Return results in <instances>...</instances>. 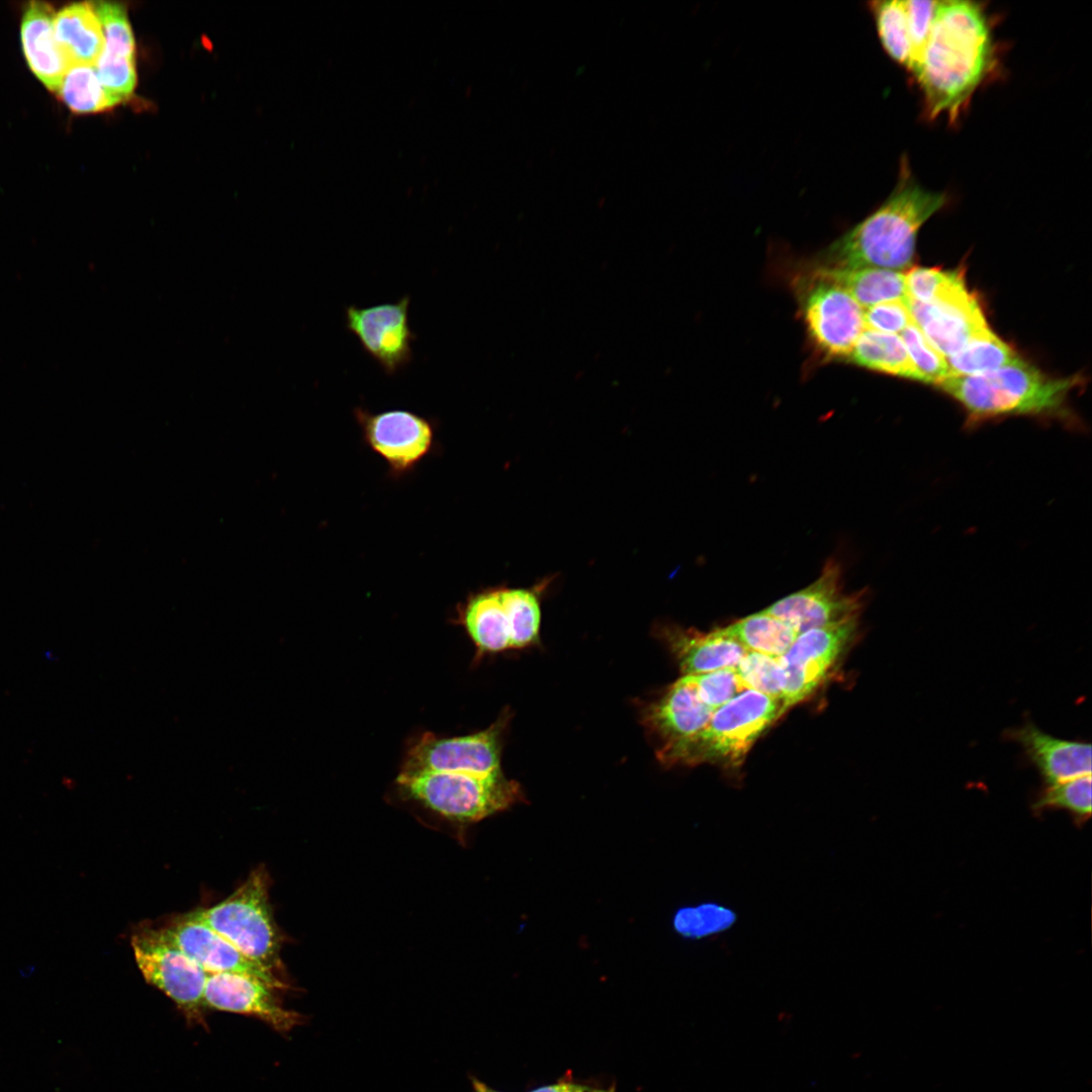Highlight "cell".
<instances>
[{
	"instance_id": "obj_1",
	"label": "cell",
	"mask_w": 1092,
	"mask_h": 1092,
	"mask_svg": "<svg viewBox=\"0 0 1092 1092\" xmlns=\"http://www.w3.org/2000/svg\"><path fill=\"white\" fill-rule=\"evenodd\" d=\"M985 8L975 1H938L929 36L911 72L928 118L956 122L995 67Z\"/></svg>"
},
{
	"instance_id": "obj_2",
	"label": "cell",
	"mask_w": 1092,
	"mask_h": 1092,
	"mask_svg": "<svg viewBox=\"0 0 1092 1092\" xmlns=\"http://www.w3.org/2000/svg\"><path fill=\"white\" fill-rule=\"evenodd\" d=\"M945 202L944 193L928 190L918 183L904 158L897 184L888 198L830 245L820 268L901 271L909 267L918 231Z\"/></svg>"
},
{
	"instance_id": "obj_3",
	"label": "cell",
	"mask_w": 1092,
	"mask_h": 1092,
	"mask_svg": "<svg viewBox=\"0 0 1092 1092\" xmlns=\"http://www.w3.org/2000/svg\"><path fill=\"white\" fill-rule=\"evenodd\" d=\"M1080 381L1049 376L1020 357L989 373L948 376L938 386L963 406L970 423L1006 416L1069 421L1068 397Z\"/></svg>"
},
{
	"instance_id": "obj_4",
	"label": "cell",
	"mask_w": 1092,
	"mask_h": 1092,
	"mask_svg": "<svg viewBox=\"0 0 1092 1092\" xmlns=\"http://www.w3.org/2000/svg\"><path fill=\"white\" fill-rule=\"evenodd\" d=\"M190 915L213 929L246 958L277 975L282 968L281 934L269 902V877L264 867L221 902Z\"/></svg>"
},
{
	"instance_id": "obj_5",
	"label": "cell",
	"mask_w": 1092,
	"mask_h": 1092,
	"mask_svg": "<svg viewBox=\"0 0 1092 1092\" xmlns=\"http://www.w3.org/2000/svg\"><path fill=\"white\" fill-rule=\"evenodd\" d=\"M403 793L450 820L470 823L523 799L520 785L504 774L421 772L396 778Z\"/></svg>"
},
{
	"instance_id": "obj_6",
	"label": "cell",
	"mask_w": 1092,
	"mask_h": 1092,
	"mask_svg": "<svg viewBox=\"0 0 1092 1092\" xmlns=\"http://www.w3.org/2000/svg\"><path fill=\"white\" fill-rule=\"evenodd\" d=\"M782 715L780 701L747 689L714 711L707 726L686 748L677 765L708 762L737 767L754 742Z\"/></svg>"
},
{
	"instance_id": "obj_7",
	"label": "cell",
	"mask_w": 1092,
	"mask_h": 1092,
	"mask_svg": "<svg viewBox=\"0 0 1092 1092\" xmlns=\"http://www.w3.org/2000/svg\"><path fill=\"white\" fill-rule=\"evenodd\" d=\"M131 947L145 980L167 995L188 1019L200 1021L208 974L165 933L144 928L131 937Z\"/></svg>"
},
{
	"instance_id": "obj_8",
	"label": "cell",
	"mask_w": 1092,
	"mask_h": 1092,
	"mask_svg": "<svg viewBox=\"0 0 1092 1092\" xmlns=\"http://www.w3.org/2000/svg\"><path fill=\"white\" fill-rule=\"evenodd\" d=\"M507 722L508 718L502 716L482 731L452 738L426 732L408 747L398 775L502 772L503 740Z\"/></svg>"
},
{
	"instance_id": "obj_9",
	"label": "cell",
	"mask_w": 1092,
	"mask_h": 1092,
	"mask_svg": "<svg viewBox=\"0 0 1092 1092\" xmlns=\"http://www.w3.org/2000/svg\"><path fill=\"white\" fill-rule=\"evenodd\" d=\"M714 711L700 699L692 675H682L645 704L640 719L655 746L657 759L668 766L677 765Z\"/></svg>"
},
{
	"instance_id": "obj_10",
	"label": "cell",
	"mask_w": 1092,
	"mask_h": 1092,
	"mask_svg": "<svg viewBox=\"0 0 1092 1092\" xmlns=\"http://www.w3.org/2000/svg\"><path fill=\"white\" fill-rule=\"evenodd\" d=\"M858 617L799 634L779 658L785 677L782 714L807 700L824 682L855 639Z\"/></svg>"
},
{
	"instance_id": "obj_11",
	"label": "cell",
	"mask_w": 1092,
	"mask_h": 1092,
	"mask_svg": "<svg viewBox=\"0 0 1092 1092\" xmlns=\"http://www.w3.org/2000/svg\"><path fill=\"white\" fill-rule=\"evenodd\" d=\"M411 298L367 307L349 305L345 309L348 331L363 350L388 375L401 370L413 360L416 339L408 323Z\"/></svg>"
},
{
	"instance_id": "obj_12",
	"label": "cell",
	"mask_w": 1092,
	"mask_h": 1092,
	"mask_svg": "<svg viewBox=\"0 0 1092 1092\" xmlns=\"http://www.w3.org/2000/svg\"><path fill=\"white\" fill-rule=\"evenodd\" d=\"M860 608L858 595L843 593L840 565L830 559L815 581L775 602L763 611L788 624L799 635L856 618Z\"/></svg>"
},
{
	"instance_id": "obj_13",
	"label": "cell",
	"mask_w": 1092,
	"mask_h": 1092,
	"mask_svg": "<svg viewBox=\"0 0 1092 1092\" xmlns=\"http://www.w3.org/2000/svg\"><path fill=\"white\" fill-rule=\"evenodd\" d=\"M803 311L816 346L828 357L848 358L864 330L863 308L841 287L813 277Z\"/></svg>"
},
{
	"instance_id": "obj_14",
	"label": "cell",
	"mask_w": 1092,
	"mask_h": 1092,
	"mask_svg": "<svg viewBox=\"0 0 1092 1092\" xmlns=\"http://www.w3.org/2000/svg\"><path fill=\"white\" fill-rule=\"evenodd\" d=\"M909 309L914 325L944 358L989 330L978 298L966 285L933 302L909 299Z\"/></svg>"
},
{
	"instance_id": "obj_15",
	"label": "cell",
	"mask_w": 1092,
	"mask_h": 1092,
	"mask_svg": "<svg viewBox=\"0 0 1092 1092\" xmlns=\"http://www.w3.org/2000/svg\"><path fill=\"white\" fill-rule=\"evenodd\" d=\"M365 441L396 471L412 468L430 451L434 430L426 418L405 410L371 414L356 408Z\"/></svg>"
},
{
	"instance_id": "obj_16",
	"label": "cell",
	"mask_w": 1092,
	"mask_h": 1092,
	"mask_svg": "<svg viewBox=\"0 0 1092 1092\" xmlns=\"http://www.w3.org/2000/svg\"><path fill=\"white\" fill-rule=\"evenodd\" d=\"M167 936L207 974H239L257 979L274 990L283 989L280 978L255 964L231 942L190 913L163 928Z\"/></svg>"
},
{
	"instance_id": "obj_17",
	"label": "cell",
	"mask_w": 1092,
	"mask_h": 1092,
	"mask_svg": "<svg viewBox=\"0 0 1092 1092\" xmlns=\"http://www.w3.org/2000/svg\"><path fill=\"white\" fill-rule=\"evenodd\" d=\"M265 983L239 974H208L204 1003L211 1009L256 1017L274 1029L286 1032L298 1024L300 1016L284 1008Z\"/></svg>"
},
{
	"instance_id": "obj_18",
	"label": "cell",
	"mask_w": 1092,
	"mask_h": 1092,
	"mask_svg": "<svg viewBox=\"0 0 1092 1092\" xmlns=\"http://www.w3.org/2000/svg\"><path fill=\"white\" fill-rule=\"evenodd\" d=\"M1007 736L1022 747L1046 785L1091 775L1090 743L1058 738L1030 721L1009 730Z\"/></svg>"
},
{
	"instance_id": "obj_19",
	"label": "cell",
	"mask_w": 1092,
	"mask_h": 1092,
	"mask_svg": "<svg viewBox=\"0 0 1092 1092\" xmlns=\"http://www.w3.org/2000/svg\"><path fill=\"white\" fill-rule=\"evenodd\" d=\"M661 634L682 675L735 668L748 652L726 627L709 632L667 627Z\"/></svg>"
},
{
	"instance_id": "obj_20",
	"label": "cell",
	"mask_w": 1092,
	"mask_h": 1092,
	"mask_svg": "<svg viewBox=\"0 0 1092 1092\" xmlns=\"http://www.w3.org/2000/svg\"><path fill=\"white\" fill-rule=\"evenodd\" d=\"M55 16L54 7L47 2L27 3L20 37L28 67L50 91L57 93L70 65L56 39Z\"/></svg>"
},
{
	"instance_id": "obj_21",
	"label": "cell",
	"mask_w": 1092,
	"mask_h": 1092,
	"mask_svg": "<svg viewBox=\"0 0 1092 1092\" xmlns=\"http://www.w3.org/2000/svg\"><path fill=\"white\" fill-rule=\"evenodd\" d=\"M458 618L480 654L515 649L513 619L504 587L472 595Z\"/></svg>"
},
{
	"instance_id": "obj_22",
	"label": "cell",
	"mask_w": 1092,
	"mask_h": 1092,
	"mask_svg": "<svg viewBox=\"0 0 1092 1092\" xmlns=\"http://www.w3.org/2000/svg\"><path fill=\"white\" fill-rule=\"evenodd\" d=\"M54 29L58 44L70 66H94L104 37L93 2H76L56 13Z\"/></svg>"
},
{
	"instance_id": "obj_23",
	"label": "cell",
	"mask_w": 1092,
	"mask_h": 1092,
	"mask_svg": "<svg viewBox=\"0 0 1092 1092\" xmlns=\"http://www.w3.org/2000/svg\"><path fill=\"white\" fill-rule=\"evenodd\" d=\"M813 277L844 289L862 308L885 301L908 299L905 274L881 268L828 269L817 267Z\"/></svg>"
},
{
	"instance_id": "obj_24",
	"label": "cell",
	"mask_w": 1092,
	"mask_h": 1092,
	"mask_svg": "<svg viewBox=\"0 0 1092 1092\" xmlns=\"http://www.w3.org/2000/svg\"><path fill=\"white\" fill-rule=\"evenodd\" d=\"M864 368L918 381L900 336L864 329L848 356Z\"/></svg>"
},
{
	"instance_id": "obj_25",
	"label": "cell",
	"mask_w": 1092,
	"mask_h": 1092,
	"mask_svg": "<svg viewBox=\"0 0 1092 1092\" xmlns=\"http://www.w3.org/2000/svg\"><path fill=\"white\" fill-rule=\"evenodd\" d=\"M726 628L747 651L776 658L783 656L798 636L788 624L764 611L742 618Z\"/></svg>"
},
{
	"instance_id": "obj_26",
	"label": "cell",
	"mask_w": 1092,
	"mask_h": 1092,
	"mask_svg": "<svg viewBox=\"0 0 1092 1092\" xmlns=\"http://www.w3.org/2000/svg\"><path fill=\"white\" fill-rule=\"evenodd\" d=\"M1018 358L1015 350L989 329L945 360L950 376H968L998 370Z\"/></svg>"
},
{
	"instance_id": "obj_27",
	"label": "cell",
	"mask_w": 1092,
	"mask_h": 1092,
	"mask_svg": "<svg viewBox=\"0 0 1092 1092\" xmlns=\"http://www.w3.org/2000/svg\"><path fill=\"white\" fill-rule=\"evenodd\" d=\"M56 94L78 114L102 112L117 105L101 84L95 67L90 65L70 66Z\"/></svg>"
},
{
	"instance_id": "obj_28",
	"label": "cell",
	"mask_w": 1092,
	"mask_h": 1092,
	"mask_svg": "<svg viewBox=\"0 0 1092 1092\" xmlns=\"http://www.w3.org/2000/svg\"><path fill=\"white\" fill-rule=\"evenodd\" d=\"M869 5L883 49L894 62L911 72L913 49L904 1H873Z\"/></svg>"
},
{
	"instance_id": "obj_29",
	"label": "cell",
	"mask_w": 1092,
	"mask_h": 1092,
	"mask_svg": "<svg viewBox=\"0 0 1092 1092\" xmlns=\"http://www.w3.org/2000/svg\"><path fill=\"white\" fill-rule=\"evenodd\" d=\"M736 921L735 912L719 903L707 902L677 910L674 929L684 937L704 938L729 929Z\"/></svg>"
},
{
	"instance_id": "obj_30",
	"label": "cell",
	"mask_w": 1092,
	"mask_h": 1092,
	"mask_svg": "<svg viewBox=\"0 0 1092 1092\" xmlns=\"http://www.w3.org/2000/svg\"><path fill=\"white\" fill-rule=\"evenodd\" d=\"M1035 811L1062 809L1081 821L1091 815V775L1048 785L1032 806Z\"/></svg>"
},
{
	"instance_id": "obj_31",
	"label": "cell",
	"mask_w": 1092,
	"mask_h": 1092,
	"mask_svg": "<svg viewBox=\"0 0 1092 1092\" xmlns=\"http://www.w3.org/2000/svg\"><path fill=\"white\" fill-rule=\"evenodd\" d=\"M745 689L764 694L782 703L785 677L779 658L748 651L735 667Z\"/></svg>"
},
{
	"instance_id": "obj_32",
	"label": "cell",
	"mask_w": 1092,
	"mask_h": 1092,
	"mask_svg": "<svg viewBox=\"0 0 1092 1092\" xmlns=\"http://www.w3.org/2000/svg\"><path fill=\"white\" fill-rule=\"evenodd\" d=\"M964 284L965 277L961 270L914 267L905 274L908 298L922 303L938 300Z\"/></svg>"
},
{
	"instance_id": "obj_33",
	"label": "cell",
	"mask_w": 1092,
	"mask_h": 1092,
	"mask_svg": "<svg viewBox=\"0 0 1092 1092\" xmlns=\"http://www.w3.org/2000/svg\"><path fill=\"white\" fill-rule=\"evenodd\" d=\"M101 24L103 51L115 56L135 58V41L126 9L115 2H93Z\"/></svg>"
},
{
	"instance_id": "obj_34",
	"label": "cell",
	"mask_w": 1092,
	"mask_h": 1092,
	"mask_svg": "<svg viewBox=\"0 0 1092 1092\" xmlns=\"http://www.w3.org/2000/svg\"><path fill=\"white\" fill-rule=\"evenodd\" d=\"M900 337L917 373L918 381L938 385L950 376L945 358L928 343L913 322L901 333Z\"/></svg>"
},
{
	"instance_id": "obj_35",
	"label": "cell",
	"mask_w": 1092,
	"mask_h": 1092,
	"mask_svg": "<svg viewBox=\"0 0 1092 1092\" xmlns=\"http://www.w3.org/2000/svg\"><path fill=\"white\" fill-rule=\"evenodd\" d=\"M95 69L101 84L117 104L133 92L136 86L135 58L115 56L102 51Z\"/></svg>"
},
{
	"instance_id": "obj_36",
	"label": "cell",
	"mask_w": 1092,
	"mask_h": 1092,
	"mask_svg": "<svg viewBox=\"0 0 1092 1092\" xmlns=\"http://www.w3.org/2000/svg\"><path fill=\"white\" fill-rule=\"evenodd\" d=\"M692 676L700 699L714 710L747 690L739 679L735 668H725Z\"/></svg>"
},
{
	"instance_id": "obj_37",
	"label": "cell",
	"mask_w": 1092,
	"mask_h": 1092,
	"mask_svg": "<svg viewBox=\"0 0 1092 1092\" xmlns=\"http://www.w3.org/2000/svg\"><path fill=\"white\" fill-rule=\"evenodd\" d=\"M864 328L886 334L902 333L911 323L909 298L885 301L863 310Z\"/></svg>"
},
{
	"instance_id": "obj_38",
	"label": "cell",
	"mask_w": 1092,
	"mask_h": 1092,
	"mask_svg": "<svg viewBox=\"0 0 1092 1092\" xmlns=\"http://www.w3.org/2000/svg\"><path fill=\"white\" fill-rule=\"evenodd\" d=\"M938 1L906 0L904 8L913 49V67L929 36ZM910 72V73H911Z\"/></svg>"
},
{
	"instance_id": "obj_39",
	"label": "cell",
	"mask_w": 1092,
	"mask_h": 1092,
	"mask_svg": "<svg viewBox=\"0 0 1092 1092\" xmlns=\"http://www.w3.org/2000/svg\"><path fill=\"white\" fill-rule=\"evenodd\" d=\"M530 1092H615V1087L602 1088L587 1084L562 1081L536 1088Z\"/></svg>"
},
{
	"instance_id": "obj_40",
	"label": "cell",
	"mask_w": 1092,
	"mask_h": 1092,
	"mask_svg": "<svg viewBox=\"0 0 1092 1092\" xmlns=\"http://www.w3.org/2000/svg\"><path fill=\"white\" fill-rule=\"evenodd\" d=\"M471 1080H472V1086H473L474 1092H499V1091H496V1090L490 1088L489 1086H487L485 1083L478 1080L477 1078H472Z\"/></svg>"
}]
</instances>
